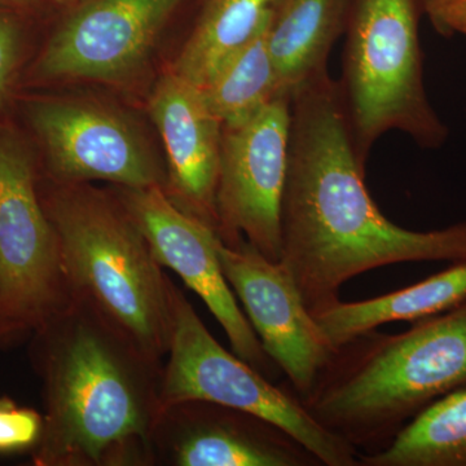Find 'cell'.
<instances>
[{"instance_id": "6da1fadb", "label": "cell", "mask_w": 466, "mask_h": 466, "mask_svg": "<svg viewBox=\"0 0 466 466\" xmlns=\"http://www.w3.org/2000/svg\"><path fill=\"white\" fill-rule=\"evenodd\" d=\"M339 81L329 73L291 95L289 159L281 205L280 265L309 312L339 299L343 285L400 263L466 260V220L410 231L368 192Z\"/></svg>"}, {"instance_id": "7a4b0ae2", "label": "cell", "mask_w": 466, "mask_h": 466, "mask_svg": "<svg viewBox=\"0 0 466 466\" xmlns=\"http://www.w3.org/2000/svg\"><path fill=\"white\" fill-rule=\"evenodd\" d=\"M46 415L35 460L48 466L152 464L164 364L85 300L35 329Z\"/></svg>"}, {"instance_id": "3957f363", "label": "cell", "mask_w": 466, "mask_h": 466, "mask_svg": "<svg viewBox=\"0 0 466 466\" xmlns=\"http://www.w3.org/2000/svg\"><path fill=\"white\" fill-rule=\"evenodd\" d=\"M464 388L466 299L406 332L350 339L300 400L330 433L375 452L426 407Z\"/></svg>"}, {"instance_id": "277c9868", "label": "cell", "mask_w": 466, "mask_h": 466, "mask_svg": "<svg viewBox=\"0 0 466 466\" xmlns=\"http://www.w3.org/2000/svg\"><path fill=\"white\" fill-rule=\"evenodd\" d=\"M43 205L56 233L70 296L162 361L173 333L171 280L119 198L86 183H61Z\"/></svg>"}, {"instance_id": "5b68a950", "label": "cell", "mask_w": 466, "mask_h": 466, "mask_svg": "<svg viewBox=\"0 0 466 466\" xmlns=\"http://www.w3.org/2000/svg\"><path fill=\"white\" fill-rule=\"evenodd\" d=\"M422 15L421 0H352L339 85L364 167L377 140L390 131L425 149L441 148L449 139L425 88Z\"/></svg>"}, {"instance_id": "8992f818", "label": "cell", "mask_w": 466, "mask_h": 466, "mask_svg": "<svg viewBox=\"0 0 466 466\" xmlns=\"http://www.w3.org/2000/svg\"><path fill=\"white\" fill-rule=\"evenodd\" d=\"M173 333L162 376V410L204 400L272 422L325 466H359V451L309 415L299 395L280 389L247 361L227 351L208 332L183 291L170 284Z\"/></svg>"}, {"instance_id": "52a82bcc", "label": "cell", "mask_w": 466, "mask_h": 466, "mask_svg": "<svg viewBox=\"0 0 466 466\" xmlns=\"http://www.w3.org/2000/svg\"><path fill=\"white\" fill-rule=\"evenodd\" d=\"M70 299L32 156L16 137L0 134V306L25 332L38 329Z\"/></svg>"}, {"instance_id": "ba28073f", "label": "cell", "mask_w": 466, "mask_h": 466, "mask_svg": "<svg viewBox=\"0 0 466 466\" xmlns=\"http://www.w3.org/2000/svg\"><path fill=\"white\" fill-rule=\"evenodd\" d=\"M291 96L280 95L240 125L225 126L216 196L218 238L249 242L280 262L281 205L287 182Z\"/></svg>"}, {"instance_id": "9c48e42d", "label": "cell", "mask_w": 466, "mask_h": 466, "mask_svg": "<svg viewBox=\"0 0 466 466\" xmlns=\"http://www.w3.org/2000/svg\"><path fill=\"white\" fill-rule=\"evenodd\" d=\"M119 188V200L146 236L159 265L173 269L201 297L225 330L236 357L267 379L274 376L279 367L266 354L223 274L217 232L180 210L164 187Z\"/></svg>"}, {"instance_id": "30bf717a", "label": "cell", "mask_w": 466, "mask_h": 466, "mask_svg": "<svg viewBox=\"0 0 466 466\" xmlns=\"http://www.w3.org/2000/svg\"><path fill=\"white\" fill-rule=\"evenodd\" d=\"M27 116L58 182L164 187L161 167L146 140L113 110L90 101L36 100L27 106Z\"/></svg>"}, {"instance_id": "8fae6325", "label": "cell", "mask_w": 466, "mask_h": 466, "mask_svg": "<svg viewBox=\"0 0 466 466\" xmlns=\"http://www.w3.org/2000/svg\"><path fill=\"white\" fill-rule=\"evenodd\" d=\"M227 283L240 299L266 354L283 370L299 398L311 390L336 350L325 339L299 289L280 263L249 242H218Z\"/></svg>"}, {"instance_id": "7c38bea8", "label": "cell", "mask_w": 466, "mask_h": 466, "mask_svg": "<svg viewBox=\"0 0 466 466\" xmlns=\"http://www.w3.org/2000/svg\"><path fill=\"white\" fill-rule=\"evenodd\" d=\"M183 0H87L76 5L43 50L45 79L118 81L134 75Z\"/></svg>"}, {"instance_id": "4fadbf2b", "label": "cell", "mask_w": 466, "mask_h": 466, "mask_svg": "<svg viewBox=\"0 0 466 466\" xmlns=\"http://www.w3.org/2000/svg\"><path fill=\"white\" fill-rule=\"evenodd\" d=\"M152 464L315 466L317 456L283 429L251 413L204 400L162 410L150 441Z\"/></svg>"}, {"instance_id": "5bb4252c", "label": "cell", "mask_w": 466, "mask_h": 466, "mask_svg": "<svg viewBox=\"0 0 466 466\" xmlns=\"http://www.w3.org/2000/svg\"><path fill=\"white\" fill-rule=\"evenodd\" d=\"M149 112L167 148V198L218 235L216 196L223 124L200 87L168 72L159 79Z\"/></svg>"}, {"instance_id": "9a60e30c", "label": "cell", "mask_w": 466, "mask_h": 466, "mask_svg": "<svg viewBox=\"0 0 466 466\" xmlns=\"http://www.w3.org/2000/svg\"><path fill=\"white\" fill-rule=\"evenodd\" d=\"M352 0H278L268 29V47L281 94L328 72L333 46L348 26Z\"/></svg>"}, {"instance_id": "2e32d148", "label": "cell", "mask_w": 466, "mask_h": 466, "mask_svg": "<svg viewBox=\"0 0 466 466\" xmlns=\"http://www.w3.org/2000/svg\"><path fill=\"white\" fill-rule=\"evenodd\" d=\"M466 299V260L451 263L425 280L376 299L343 302L311 312L334 350L392 321H416L456 308Z\"/></svg>"}, {"instance_id": "e0dca14e", "label": "cell", "mask_w": 466, "mask_h": 466, "mask_svg": "<svg viewBox=\"0 0 466 466\" xmlns=\"http://www.w3.org/2000/svg\"><path fill=\"white\" fill-rule=\"evenodd\" d=\"M278 0H202L200 14L173 69L202 87L223 63L258 33Z\"/></svg>"}, {"instance_id": "ac0fdd59", "label": "cell", "mask_w": 466, "mask_h": 466, "mask_svg": "<svg viewBox=\"0 0 466 466\" xmlns=\"http://www.w3.org/2000/svg\"><path fill=\"white\" fill-rule=\"evenodd\" d=\"M359 466H466V388L444 395L413 417Z\"/></svg>"}, {"instance_id": "d6986e66", "label": "cell", "mask_w": 466, "mask_h": 466, "mask_svg": "<svg viewBox=\"0 0 466 466\" xmlns=\"http://www.w3.org/2000/svg\"><path fill=\"white\" fill-rule=\"evenodd\" d=\"M274 12V11H272ZM271 16L258 33L231 55L200 87L208 108L225 126L240 125L280 96L268 47Z\"/></svg>"}, {"instance_id": "ffe728a7", "label": "cell", "mask_w": 466, "mask_h": 466, "mask_svg": "<svg viewBox=\"0 0 466 466\" xmlns=\"http://www.w3.org/2000/svg\"><path fill=\"white\" fill-rule=\"evenodd\" d=\"M42 431L43 419L35 410L0 400V452L36 446Z\"/></svg>"}, {"instance_id": "44dd1931", "label": "cell", "mask_w": 466, "mask_h": 466, "mask_svg": "<svg viewBox=\"0 0 466 466\" xmlns=\"http://www.w3.org/2000/svg\"><path fill=\"white\" fill-rule=\"evenodd\" d=\"M20 54V34L16 24L0 12V103L16 69Z\"/></svg>"}, {"instance_id": "7402d4cb", "label": "cell", "mask_w": 466, "mask_h": 466, "mask_svg": "<svg viewBox=\"0 0 466 466\" xmlns=\"http://www.w3.org/2000/svg\"><path fill=\"white\" fill-rule=\"evenodd\" d=\"M429 20L441 35L461 34L466 36V0H447Z\"/></svg>"}, {"instance_id": "603a6c76", "label": "cell", "mask_w": 466, "mask_h": 466, "mask_svg": "<svg viewBox=\"0 0 466 466\" xmlns=\"http://www.w3.org/2000/svg\"><path fill=\"white\" fill-rule=\"evenodd\" d=\"M21 333H23V330L9 320L7 315L3 311L2 306H0V343L11 341L12 339L20 336Z\"/></svg>"}, {"instance_id": "cb8c5ba5", "label": "cell", "mask_w": 466, "mask_h": 466, "mask_svg": "<svg viewBox=\"0 0 466 466\" xmlns=\"http://www.w3.org/2000/svg\"><path fill=\"white\" fill-rule=\"evenodd\" d=\"M421 2L425 15L429 17L431 14H434L438 8L441 7L447 0H421Z\"/></svg>"}, {"instance_id": "d4e9b609", "label": "cell", "mask_w": 466, "mask_h": 466, "mask_svg": "<svg viewBox=\"0 0 466 466\" xmlns=\"http://www.w3.org/2000/svg\"><path fill=\"white\" fill-rule=\"evenodd\" d=\"M52 2L58 3V5H79L82 3L87 2V0H52Z\"/></svg>"}, {"instance_id": "484cf974", "label": "cell", "mask_w": 466, "mask_h": 466, "mask_svg": "<svg viewBox=\"0 0 466 466\" xmlns=\"http://www.w3.org/2000/svg\"><path fill=\"white\" fill-rule=\"evenodd\" d=\"M9 2H21V0H9Z\"/></svg>"}]
</instances>
